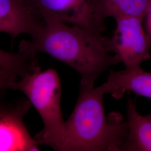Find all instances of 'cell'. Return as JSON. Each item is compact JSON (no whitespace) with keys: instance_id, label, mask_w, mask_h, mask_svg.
Here are the masks:
<instances>
[{"instance_id":"1","label":"cell","mask_w":151,"mask_h":151,"mask_svg":"<svg viewBox=\"0 0 151 151\" xmlns=\"http://www.w3.org/2000/svg\"><path fill=\"white\" fill-rule=\"evenodd\" d=\"M41 31L31 40H22L18 52L30 57L48 54L80 75L81 86L92 87L104 72L119 62L109 52L105 37L87 29L47 18Z\"/></svg>"},{"instance_id":"2","label":"cell","mask_w":151,"mask_h":151,"mask_svg":"<svg viewBox=\"0 0 151 151\" xmlns=\"http://www.w3.org/2000/svg\"><path fill=\"white\" fill-rule=\"evenodd\" d=\"M103 85L80 86L75 107L65 122L66 151H123L129 134L127 121L119 113L107 120Z\"/></svg>"},{"instance_id":"3","label":"cell","mask_w":151,"mask_h":151,"mask_svg":"<svg viewBox=\"0 0 151 151\" xmlns=\"http://www.w3.org/2000/svg\"><path fill=\"white\" fill-rule=\"evenodd\" d=\"M14 90L27 96L42 119L43 128L34 137L39 146L66 151L67 130L60 108L62 90L57 72L51 68L42 70L39 67L20 77Z\"/></svg>"},{"instance_id":"4","label":"cell","mask_w":151,"mask_h":151,"mask_svg":"<svg viewBox=\"0 0 151 151\" xmlns=\"http://www.w3.org/2000/svg\"><path fill=\"white\" fill-rule=\"evenodd\" d=\"M32 14L43 21L54 19L102 35L106 18L100 0H23Z\"/></svg>"},{"instance_id":"5","label":"cell","mask_w":151,"mask_h":151,"mask_svg":"<svg viewBox=\"0 0 151 151\" xmlns=\"http://www.w3.org/2000/svg\"><path fill=\"white\" fill-rule=\"evenodd\" d=\"M115 28L110 38H105L109 52L114 54L125 69L141 67L151 58V42L143 27V19L133 17L114 19Z\"/></svg>"},{"instance_id":"6","label":"cell","mask_w":151,"mask_h":151,"mask_svg":"<svg viewBox=\"0 0 151 151\" xmlns=\"http://www.w3.org/2000/svg\"><path fill=\"white\" fill-rule=\"evenodd\" d=\"M7 90H0V151H39L24 124L31 103L27 98L8 99Z\"/></svg>"},{"instance_id":"7","label":"cell","mask_w":151,"mask_h":151,"mask_svg":"<svg viewBox=\"0 0 151 151\" xmlns=\"http://www.w3.org/2000/svg\"><path fill=\"white\" fill-rule=\"evenodd\" d=\"M43 25V22L32 14L23 0H0V32L12 38L21 34L34 38Z\"/></svg>"},{"instance_id":"8","label":"cell","mask_w":151,"mask_h":151,"mask_svg":"<svg viewBox=\"0 0 151 151\" xmlns=\"http://www.w3.org/2000/svg\"><path fill=\"white\" fill-rule=\"evenodd\" d=\"M106 93L119 99L127 92L151 99V72L141 67L133 70H111L103 84Z\"/></svg>"},{"instance_id":"9","label":"cell","mask_w":151,"mask_h":151,"mask_svg":"<svg viewBox=\"0 0 151 151\" xmlns=\"http://www.w3.org/2000/svg\"><path fill=\"white\" fill-rule=\"evenodd\" d=\"M126 121L129 134L123 151H151V115H140L131 98L127 101Z\"/></svg>"},{"instance_id":"10","label":"cell","mask_w":151,"mask_h":151,"mask_svg":"<svg viewBox=\"0 0 151 151\" xmlns=\"http://www.w3.org/2000/svg\"><path fill=\"white\" fill-rule=\"evenodd\" d=\"M106 19L133 17L144 20L151 7V0H100Z\"/></svg>"},{"instance_id":"11","label":"cell","mask_w":151,"mask_h":151,"mask_svg":"<svg viewBox=\"0 0 151 151\" xmlns=\"http://www.w3.org/2000/svg\"><path fill=\"white\" fill-rule=\"evenodd\" d=\"M39 67L36 57L12 53L0 48V68L14 72L21 77L32 73Z\"/></svg>"},{"instance_id":"12","label":"cell","mask_w":151,"mask_h":151,"mask_svg":"<svg viewBox=\"0 0 151 151\" xmlns=\"http://www.w3.org/2000/svg\"><path fill=\"white\" fill-rule=\"evenodd\" d=\"M19 78L20 76L14 72L0 68V90H14L15 84Z\"/></svg>"},{"instance_id":"13","label":"cell","mask_w":151,"mask_h":151,"mask_svg":"<svg viewBox=\"0 0 151 151\" xmlns=\"http://www.w3.org/2000/svg\"><path fill=\"white\" fill-rule=\"evenodd\" d=\"M146 29L147 34L149 36L151 42V7L146 15Z\"/></svg>"},{"instance_id":"14","label":"cell","mask_w":151,"mask_h":151,"mask_svg":"<svg viewBox=\"0 0 151 151\" xmlns=\"http://www.w3.org/2000/svg\"><path fill=\"white\" fill-rule=\"evenodd\" d=\"M150 115H151V114H150Z\"/></svg>"}]
</instances>
